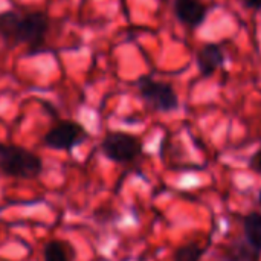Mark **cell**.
<instances>
[{
    "mask_svg": "<svg viewBox=\"0 0 261 261\" xmlns=\"http://www.w3.org/2000/svg\"><path fill=\"white\" fill-rule=\"evenodd\" d=\"M0 171L18 179H35L43 171V161L23 147L0 144Z\"/></svg>",
    "mask_w": 261,
    "mask_h": 261,
    "instance_id": "cell-1",
    "label": "cell"
},
{
    "mask_svg": "<svg viewBox=\"0 0 261 261\" xmlns=\"http://www.w3.org/2000/svg\"><path fill=\"white\" fill-rule=\"evenodd\" d=\"M136 87L141 98L151 110L170 113L179 109V96L171 84L158 81L151 75H142L138 78Z\"/></svg>",
    "mask_w": 261,
    "mask_h": 261,
    "instance_id": "cell-2",
    "label": "cell"
},
{
    "mask_svg": "<svg viewBox=\"0 0 261 261\" xmlns=\"http://www.w3.org/2000/svg\"><path fill=\"white\" fill-rule=\"evenodd\" d=\"M101 148L110 161L128 164L142 154V142L138 136L125 132H110L106 135Z\"/></svg>",
    "mask_w": 261,
    "mask_h": 261,
    "instance_id": "cell-3",
    "label": "cell"
},
{
    "mask_svg": "<svg viewBox=\"0 0 261 261\" xmlns=\"http://www.w3.org/2000/svg\"><path fill=\"white\" fill-rule=\"evenodd\" d=\"M47 29H49V17L46 12L35 11L26 15H20L17 32H15V46L24 43L29 44L31 49H38L44 43Z\"/></svg>",
    "mask_w": 261,
    "mask_h": 261,
    "instance_id": "cell-4",
    "label": "cell"
},
{
    "mask_svg": "<svg viewBox=\"0 0 261 261\" xmlns=\"http://www.w3.org/2000/svg\"><path fill=\"white\" fill-rule=\"evenodd\" d=\"M87 138V132L84 127L75 121H61L54 128H50L43 141L44 145L52 150H72L83 144Z\"/></svg>",
    "mask_w": 261,
    "mask_h": 261,
    "instance_id": "cell-5",
    "label": "cell"
},
{
    "mask_svg": "<svg viewBox=\"0 0 261 261\" xmlns=\"http://www.w3.org/2000/svg\"><path fill=\"white\" fill-rule=\"evenodd\" d=\"M173 11L176 18L191 28H200L208 17V6L200 0H173Z\"/></svg>",
    "mask_w": 261,
    "mask_h": 261,
    "instance_id": "cell-6",
    "label": "cell"
},
{
    "mask_svg": "<svg viewBox=\"0 0 261 261\" xmlns=\"http://www.w3.org/2000/svg\"><path fill=\"white\" fill-rule=\"evenodd\" d=\"M197 67L202 78H210L217 69L225 66V52L217 43H205L196 55Z\"/></svg>",
    "mask_w": 261,
    "mask_h": 261,
    "instance_id": "cell-7",
    "label": "cell"
},
{
    "mask_svg": "<svg viewBox=\"0 0 261 261\" xmlns=\"http://www.w3.org/2000/svg\"><path fill=\"white\" fill-rule=\"evenodd\" d=\"M258 254L245 239H237L220 249L222 261H260Z\"/></svg>",
    "mask_w": 261,
    "mask_h": 261,
    "instance_id": "cell-8",
    "label": "cell"
},
{
    "mask_svg": "<svg viewBox=\"0 0 261 261\" xmlns=\"http://www.w3.org/2000/svg\"><path fill=\"white\" fill-rule=\"evenodd\" d=\"M243 239L261 254V213H249L243 217Z\"/></svg>",
    "mask_w": 261,
    "mask_h": 261,
    "instance_id": "cell-9",
    "label": "cell"
},
{
    "mask_svg": "<svg viewBox=\"0 0 261 261\" xmlns=\"http://www.w3.org/2000/svg\"><path fill=\"white\" fill-rule=\"evenodd\" d=\"M20 15L14 11H6L0 14V37L9 44L15 46V32Z\"/></svg>",
    "mask_w": 261,
    "mask_h": 261,
    "instance_id": "cell-10",
    "label": "cell"
},
{
    "mask_svg": "<svg viewBox=\"0 0 261 261\" xmlns=\"http://www.w3.org/2000/svg\"><path fill=\"white\" fill-rule=\"evenodd\" d=\"M70 257H72L70 248L60 240L49 242L43 251L44 261H70Z\"/></svg>",
    "mask_w": 261,
    "mask_h": 261,
    "instance_id": "cell-11",
    "label": "cell"
},
{
    "mask_svg": "<svg viewBox=\"0 0 261 261\" xmlns=\"http://www.w3.org/2000/svg\"><path fill=\"white\" fill-rule=\"evenodd\" d=\"M205 254V248L197 242H188L174 251L173 261H200Z\"/></svg>",
    "mask_w": 261,
    "mask_h": 261,
    "instance_id": "cell-12",
    "label": "cell"
},
{
    "mask_svg": "<svg viewBox=\"0 0 261 261\" xmlns=\"http://www.w3.org/2000/svg\"><path fill=\"white\" fill-rule=\"evenodd\" d=\"M249 168L254 173L261 174V147L251 156V159H249Z\"/></svg>",
    "mask_w": 261,
    "mask_h": 261,
    "instance_id": "cell-13",
    "label": "cell"
},
{
    "mask_svg": "<svg viewBox=\"0 0 261 261\" xmlns=\"http://www.w3.org/2000/svg\"><path fill=\"white\" fill-rule=\"evenodd\" d=\"M243 3L249 9H261V0H243Z\"/></svg>",
    "mask_w": 261,
    "mask_h": 261,
    "instance_id": "cell-14",
    "label": "cell"
},
{
    "mask_svg": "<svg viewBox=\"0 0 261 261\" xmlns=\"http://www.w3.org/2000/svg\"><path fill=\"white\" fill-rule=\"evenodd\" d=\"M258 205H260V208H261V188H260V191H258Z\"/></svg>",
    "mask_w": 261,
    "mask_h": 261,
    "instance_id": "cell-15",
    "label": "cell"
}]
</instances>
